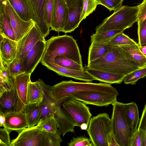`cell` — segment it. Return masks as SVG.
Returning <instances> with one entry per match:
<instances>
[{"label": "cell", "instance_id": "1", "mask_svg": "<svg viewBox=\"0 0 146 146\" xmlns=\"http://www.w3.org/2000/svg\"><path fill=\"white\" fill-rule=\"evenodd\" d=\"M86 66L92 69L125 76L139 68L120 46H113L107 53L88 63Z\"/></svg>", "mask_w": 146, "mask_h": 146}, {"label": "cell", "instance_id": "2", "mask_svg": "<svg viewBox=\"0 0 146 146\" xmlns=\"http://www.w3.org/2000/svg\"><path fill=\"white\" fill-rule=\"evenodd\" d=\"M52 95L56 102L60 101L70 95L81 92L92 91L110 94L118 96L117 89L109 84L82 82L70 80L62 81L51 86Z\"/></svg>", "mask_w": 146, "mask_h": 146}, {"label": "cell", "instance_id": "3", "mask_svg": "<svg viewBox=\"0 0 146 146\" xmlns=\"http://www.w3.org/2000/svg\"><path fill=\"white\" fill-rule=\"evenodd\" d=\"M58 56H64L82 65L79 47L72 36L66 34L53 36L46 41L42 59L54 60Z\"/></svg>", "mask_w": 146, "mask_h": 146}, {"label": "cell", "instance_id": "4", "mask_svg": "<svg viewBox=\"0 0 146 146\" xmlns=\"http://www.w3.org/2000/svg\"><path fill=\"white\" fill-rule=\"evenodd\" d=\"M60 133L54 134L37 127H28L11 140V146H60L62 140Z\"/></svg>", "mask_w": 146, "mask_h": 146}, {"label": "cell", "instance_id": "5", "mask_svg": "<svg viewBox=\"0 0 146 146\" xmlns=\"http://www.w3.org/2000/svg\"><path fill=\"white\" fill-rule=\"evenodd\" d=\"M138 10V5L130 7L121 5L96 27V33L113 30H125L131 27L137 22Z\"/></svg>", "mask_w": 146, "mask_h": 146}, {"label": "cell", "instance_id": "6", "mask_svg": "<svg viewBox=\"0 0 146 146\" xmlns=\"http://www.w3.org/2000/svg\"><path fill=\"white\" fill-rule=\"evenodd\" d=\"M87 131L93 146H110L113 137L111 119L107 113L91 118Z\"/></svg>", "mask_w": 146, "mask_h": 146}, {"label": "cell", "instance_id": "7", "mask_svg": "<svg viewBox=\"0 0 146 146\" xmlns=\"http://www.w3.org/2000/svg\"><path fill=\"white\" fill-rule=\"evenodd\" d=\"M112 105L111 121L112 135L119 146H130L133 135L127 122L125 104L117 101Z\"/></svg>", "mask_w": 146, "mask_h": 146}, {"label": "cell", "instance_id": "8", "mask_svg": "<svg viewBox=\"0 0 146 146\" xmlns=\"http://www.w3.org/2000/svg\"><path fill=\"white\" fill-rule=\"evenodd\" d=\"M62 106L71 115L77 126L80 127L82 130L88 128L92 114L89 108L85 104L77 100L68 97Z\"/></svg>", "mask_w": 146, "mask_h": 146}, {"label": "cell", "instance_id": "9", "mask_svg": "<svg viewBox=\"0 0 146 146\" xmlns=\"http://www.w3.org/2000/svg\"><path fill=\"white\" fill-rule=\"evenodd\" d=\"M115 95L92 91L81 92L70 95L68 97L82 102L85 104L98 106H107L117 101Z\"/></svg>", "mask_w": 146, "mask_h": 146}, {"label": "cell", "instance_id": "10", "mask_svg": "<svg viewBox=\"0 0 146 146\" xmlns=\"http://www.w3.org/2000/svg\"><path fill=\"white\" fill-rule=\"evenodd\" d=\"M35 25L45 38L49 34L50 27L47 22L46 7L47 0H27Z\"/></svg>", "mask_w": 146, "mask_h": 146}, {"label": "cell", "instance_id": "11", "mask_svg": "<svg viewBox=\"0 0 146 146\" xmlns=\"http://www.w3.org/2000/svg\"><path fill=\"white\" fill-rule=\"evenodd\" d=\"M40 40H46L35 24L25 35L17 41L16 58L24 61L29 52Z\"/></svg>", "mask_w": 146, "mask_h": 146}, {"label": "cell", "instance_id": "12", "mask_svg": "<svg viewBox=\"0 0 146 146\" xmlns=\"http://www.w3.org/2000/svg\"><path fill=\"white\" fill-rule=\"evenodd\" d=\"M40 62L48 69L59 75L86 82L94 80V77L85 70L82 71L64 67L57 64L54 60L42 59Z\"/></svg>", "mask_w": 146, "mask_h": 146}, {"label": "cell", "instance_id": "13", "mask_svg": "<svg viewBox=\"0 0 146 146\" xmlns=\"http://www.w3.org/2000/svg\"><path fill=\"white\" fill-rule=\"evenodd\" d=\"M5 10L9 17L13 29L15 41H18L25 35L35 24L33 20L25 21L16 13L7 0Z\"/></svg>", "mask_w": 146, "mask_h": 146}, {"label": "cell", "instance_id": "14", "mask_svg": "<svg viewBox=\"0 0 146 146\" xmlns=\"http://www.w3.org/2000/svg\"><path fill=\"white\" fill-rule=\"evenodd\" d=\"M25 106L18 95L15 86L0 96V111L4 113L24 112Z\"/></svg>", "mask_w": 146, "mask_h": 146}, {"label": "cell", "instance_id": "15", "mask_svg": "<svg viewBox=\"0 0 146 146\" xmlns=\"http://www.w3.org/2000/svg\"><path fill=\"white\" fill-rule=\"evenodd\" d=\"M66 99L57 102L54 107V115L57 122L59 131L63 136L68 132L74 133V128L77 125L71 115L62 107V104Z\"/></svg>", "mask_w": 146, "mask_h": 146}, {"label": "cell", "instance_id": "16", "mask_svg": "<svg viewBox=\"0 0 146 146\" xmlns=\"http://www.w3.org/2000/svg\"><path fill=\"white\" fill-rule=\"evenodd\" d=\"M84 0H78L72 6L68 7L66 17L62 32L66 33L73 31L80 23Z\"/></svg>", "mask_w": 146, "mask_h": 146}, {"label": "cell", "instance_id": "17", "mask_svg": "<svg viewBox=\"0 0 146 146\" xmlns=\"http://www.w3.org/2000/svg\"><path fill=\"white\" fill-rule=\"evenodd\" d=\"M17 41L0 32V61L6 66L16 58Z\"/></svg>", "mask_w": 146, "mask_h": 146}, {"label": "cell", "instance_id": "18", "mask_svg": "<svg viewBox=\"0 0 146 146\" xmlns=\"http://www.w3.org/2000/svg\"><path fill=\"white\" fill-rule=\"evenodd\" d=\"M46 46V41L40 40L29 52L24 61L25 73H32L34 71L42 59Z\"/></svg>", "mask_w": 146, "mask_h": 146}, {"label": "cell", "instance_id": "19", "mask_svg": "<svg viewBox=\"0 0 146 146\" xmlns=\"http://www.w3.org/2000/svg\"><path fill=\"white\" fill-rule=\"evenodd\" d=\"M53 10L51 30L62 32L66 17L67 6L64 0H53Z\"/></svg>", "mask_w": 146, "mask_h": 146}, {"label": "cell", "instance_id": "20", "mask_svg": "<svg viewBox=\"0 0 146 146\" xmlns=\"http://www.w3.org/2000/svg\"><path fill=\"white\" fill-rule=\"evenodd\" d=\"M4 114L6 119L4 127L10 132L15 131L17 132L19 134L28 127L26 115L24 112H9Z\"/></svg>", "mask_w": 146, "mask_h": 146}, {"label": "cell", "instance_id": "21", "mask_svg": "<svg viewBox=\"0 0 146 146\" xmlns=\"http://www.w3.org/2000/svg\"><path fill=\"white\" fill-rule=\"evenodd\" d=\"M38 81L41 86L43 92L42 100L39 104L41 113L40 119L54 115V108L57 102L54 100L50 90L51 86L46 84L40 79Z\"/></svg>", "mask_w": 146, "mask_h": 146}, {"label": "cell", "instance_id": "22", "mask_svg": "<svg viewBox=\"0 0 146 146\" xmlns=\"http://www.w3.org/2000/svg\"><path fill=\"white\" fill-rule=\"evenodd\" d=\"M84 68L94 77V80L110 84H120L123 81L126 76L122 74L90 68L86 65Z\"/></svg>", "mask_w": 146, "mask_h": 146}, {"label": "cell", "instance_id": "23", "mask_svg": "<svg viewBox=\"0 0 146 146\" xmlns=\"http://www.w3.org/2000/svg\"><path fill=\"white\" fill-rule=\"evenodd\" d=\"M119 46L130 59L139 68L146 66V57L141 51L138 43Z\"/></svg>", "mask_w": 146, "mask_h": 146}, {"label": "cell", "instance_id": "24", "mask_svg": "<svg viewBox=\"0 0 146 146\" xmlns=\"http://www.w3.org/2000/svg\"><path fill=\"white\" fill-rule=\"evenodd\" d=\"M31 74L29 72L25 73L15 78V88L20 99L25 106L28 104L27 92L28 83L31 81Z\"/></svg>", "mask_w": 146, "mask_h": 146}, {"label": "cell", "instance_id": "25", "mask_svg": "<svg viewBox=\"0 0 146 146\" xmlns=\"http://www.w3.org/2000/svg\"><path fill=\"white\" fill-rule=\"evenodd\" d=\"M125 115L129 129L133 134L137 130L139 121V111L136 104L131 102L125 104Z\"/></svg>", "mask_w": 146, "mask_h": 146}, {"label": "cell", "instance_id": "26", "mask_svg": "<svg viewBox=\"0 0 146 146\" xmlns=\"http://www.w3.org/2000/svg\"><path fill=\"white\" fill-rule=\"evenodd\" d=\"M0 96L15 86V78L10 74L7 66L0 61Z\"/></svg>", "mask_w": 146, "mask_h": 146}, {"label": "cell", "instance_id": "27", "mask_svg": "<svg viewBox=\"0 0 146 146\" xmlns=\"http://www.w3.org/2000/svg\"><path fill=\"white\" fill-rule=\"evenodd\" d=\"M17 14L25 21L33 20L27 0H7Z\"/></svg>", "mask_w": 146, "mask_h": 146}, {"label": "cell", "instance_id": "28", "mask_svg": "<svg viewBox=\"0 0 146 146\" xmlns=\"http://www.w3.org/2000/svg\"><path fill=\"white\" fill-rule=\"evenodd\" d=\"M43 98V90L38 81L29 82L27 95L28 104L37 103L39 104L42 101Z\"/></svg>", "mask_w": 146, "mask_h": 146}, {"label": "cell", "instance_id": "29", "mask_svg": "<svg viewBox=\"0 0 146 146\" xmlns=\"http://www.w3.org/2000/svg\"><path fill=\"white\" fill-rule=\"evenodd\" d=\"M24 113L28 123V127L34 126L38 123L41 114L39 104H28L25 106Z\"/></svg>", "mask_w": 146, "mask_h": 146}, {"label": "cell", "instance_id": "30", "mask_svg": "<svg viewBox=\"0 0 146 146\" xmlns=\"http://www.w3.org/2000/svg\"><path fill=\"white\" fill-rule=\"evenodd\" d=\"M113 46L103 43H91L89 48L88 63L98 58L107 53Z\"/></svg>", "mask_w": 146, "mask_h": 146}, {"label": "cell", "instance_id": "31", "mask_svg": "<svg viewBox=\"0 0 146 146\" xmlns=\"http://www.w3.org/2000/svg\"><path fill=\"white\" fill-rule=\"evenodd\" d=\"M36 126L41 129L53 134L60 133L58 129V125L54 115L40 119Z\"/></svg>", "mask_w": 146, "mask_h": 146}, {"label": "cell", "instance_id": "32", "mask_svg": "<svg viewBox=\"0 0 146 146\" xmlns=\"http://www.w3.org/2000/svg\"><path fill=\"white\" fill-rule=\"evenodd\" d=\"M0 32L11 39L15 40L14 32L9 17L5 10L0 13Z\"/></svg>", "mask_w": 146, "mask_h": 146}, {"label": "cell", "instance_id": "33", "mask_svg": "<svg viewBox=\"0 0 146 146\" xmlns=\"http://www.w3.org/2000/svg\"><path fill=\"white\" fill-rule=\"evenodd\" d=\"M124 30L110 31L102 33L93 34L91 36V43H104L113 38L117 35L123 32Z\"/></svg>", "mask_w": 146, "mask_h": 146}, {"label": "cell", "instance_id": "34", "mask_svg": "<svg viewBox=\"0 0 146 146\" xmlns=\"http://www.w3.org/2000/svg\"><path fill=\"white\" fill-rule=\"evenodd\" d=\"M54 60L57 64L64 67L82 71L85 70L82 65L63 56H57Z\"/></svg>", "mask_w": 146, "mask_h": 146}, {"label": "cell", "instance_id": "35", "mask_svg": "<svg viewBox=\"0 0 146 146\" xmlns=\"http://www.w3.org/2000/svg\"><path fill=\"white\" fill-rule=\"evenodd\" d=\"M113 46H119L135 44L137 43L127 35L121 33L108 41L103 43Z\"/></svg>", "mask_w": 146, "mask_h": 146}, {"label": "cell", "instance_id": "36", "mask_svg": "<svg viewBox=\"0 0 146 146\" xmlns=\"http://www.w3.org/2000/svg\"><path fill=\"white\" fill-rule=\"evenodd\" d=\"M146 76V66L139 68L129 73L126 76L124 83L126 84H135L139 79Z\"/></svg>", "mask_w": 146, "mask_h": 146}, {"label": "cell", "instance_id": "37", "mask_svg": "<svg viewBox=\"0 0 146 146\" xmlns=\"http://www.w3.org/2000/svg\"><path fill=\"white\" fill-rule=\"evenodd\" d=\"M24 61L15 58L7 66L10 74L12 76L15 78L17 76L25 73Z\"/></svg>", "mask_w": 146, "mask_h": 146}, {"label": "cell", "instance_id": "38", "mask_svg": "<svg viewBox=\"0 0 146 146\" xmlns=\"http://www.w3.org/2000/svg\"><path fill=\"white\" fill-rule=\"evenodd\" d=\"M98 5L96 0H84L83 9L80 19L81 22L95 10Z\"/></svg>", "mask_w": 146, "mask_h": 146}, {"label": "cell", "instance_id": "39", "mask_svg": "<svg viewBox=\"0 0 146 146\" xmlns=\"http://www.w3.org/2000/svg\"><path fill=\"white\" fill-rule=\"evenodd\" d=\"M138 42L139 47L146 45V19L137 21Z\"/></svg>", "mask_w": 146, "mask_h": 146}, {"label": "cell", "instance_id": "40", "mask_svg": "<svg viewBox=\"0 0 146 146\" xmlns=\"http://www.w3.org/2000/svg\"><path fill=\"white\" fill-rule=\"evenodd\" d=\"M137 129L141 135L143 146H146V102L143 109Z\"/></svg>", "mask_w": 146, "mask_h": 146}, {"label": "cell", "instance_id": "41", "mask_svg": "<svg viewBox=\"0 0 146 146\" xmlns=\"http://www.w3.org/2000/svg\"><path fill=\"white\" fill-rule=\"evenodd\" d=\"M67 144L69 146H93L90 139L83 136L73 137Z\"/></svg>", "mask_w": 146, "mask_h": 146}, {"label": "cell", "instance_id": "42", "mask_svg": "<svg viewBox=\"0 0 146 146\" xmlns=\"http://www.w3.org/2000/svg\"><path fill=\"white\" fill-rule=\"evenodd\" d=\"M10 132L5 128L0 129V146H11Z\"/></svg>", "mask_w": 146, "mask_h": 146}, {"label": "cell", "instance_id": "43", "mask_svg": "<svg viewBox=\"0 0 146 146\" xmlns=\"http://www.w3.org/2000/svg\"><path fill=\"white\" fill-rule=\"evenodd\" d=\"M96 0L98 5L104 6L110 11H114L121 5L113 0Z\"/></svg>", "mask_w": 146, "mask_h": 146}, {"label": "cell", "instance_id": "44", "mask_svg": "<svg viewBox=\"0 0 146 146\" xmlns=\"http://www.w3.org/2000/svg\"><path fill=\"white\" fill-rule=\"evenodd\" d=\"M53 10V0H47L46 7V16L47 23L50 27Z\"/></svg>", "mask_w": 146, "mask_h": 146}, {"label": "cell", "instance_id": "45", "mask_svg": "<svg viewBox=\"0 0 146 146\" xmlns=\"http://www.w3.org/2000/svg\"><path fill=\"white\" fill-rule=\"evenodd\" d=\"M143 143L141 135L137 129L132 137L130 146H143Z\"/></svg>", "mask_w": 146, "mask_h": 146}, {"label": "cell", "instance_id": "46", "mask_svg": "<svg viewBox=\"0 0 146 146\" xmlns=\"http://www.w3.org/2000/svg\"><path fill=\"white\" fill-rule=\"evenodd\" d=\"M137 15V21L146 19V0H143L139 5Z\"/></svg>", "mask_w": 146, "mask_h": 146}, {"label": "cell", "instance_id": "47", "mask_svg": "<svg viewBox=\"0 0 146 146\" xmlns=\"http://www.w3.org/2000/svg\"><path fill=\"white\" fill-rule=\"evenodd\" d=\"M6 119L3 113L0 111V126L4 127Z\"/></svg>", "mask_w": 146, "mask_h": 146}, {"label": "cell", "instance_id": "48", "mask_svg": "<svg viewBox=\"0 0 146 146\" xmlns=\"http://www.w3.org/2000/svg\"><path fill=\"white\" fill-rule=\"evenodd\" d=\"M7 2V0H0V13L4 11Z\"/></svg>", "mask_w": 146, "mask_h": 146}, {"label": "cell", "instance_id": "49", "mask_svg": "<svg viewBox=\"0 0 146 146\" xmlns=\"http://www.w3.org/2000/svg\"><path fill=\"white\" fill-rule=\"evenodd\" d=\"M78 0H64L68 7H69L74 4Z\"/></svg>", "mask_w": 146, "mask_h": 146}, {"label": "cell", "instance_id": "50", "mask_svg": "<svg viewBox=\"0 0 146 146\" xmlns=\"http://www.w3.org/2000/svg\"><path fill=\"white\" fill-rule=\"evenodd\" d=\"M139 48L141 52L146 57V45L139 47Z\"/></svg>", "mask_w": 146, "mask_h": 146}, {"label": "cell", "instance_id": "51", "mask_svg": "<svg viewBox=\"0 0 146 146\" xmlns=\"http://www.w3.org/2000/svg\"><path fill=\"white\" fill-rule=\"evenodd\" d=\"M119 3L120 5H121L122 3L123 2V0H113Z\"/></svg>", "mask_w": 146, "mask_h": 146}]
</instances>
